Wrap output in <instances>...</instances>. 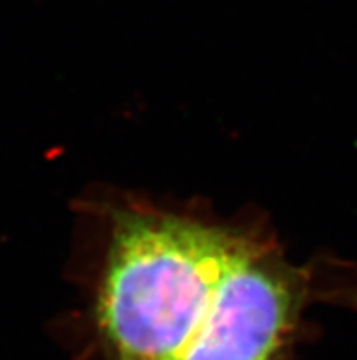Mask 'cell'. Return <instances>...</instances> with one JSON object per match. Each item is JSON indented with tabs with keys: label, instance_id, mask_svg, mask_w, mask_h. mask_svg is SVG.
Returning a JSON list of instances; mask_svg holds the SVG:
<instances>
[{
	"label": "cell",
	"instance_id": "cell-1",
	"mask_svg": "<svg viewBox=\"0 0 357 360\" xmlns=\"http://www.w3.org/2000/svg\"><path fill=\"white\" fill-rule=\"evenodd\" d=\"M81 209L77 360H295L310 337L314 273L262 216L222 219L130 192Z\"/></svg>",
	"mask_w": 357,
	"mask_h": 360
}]
</instances>
